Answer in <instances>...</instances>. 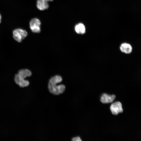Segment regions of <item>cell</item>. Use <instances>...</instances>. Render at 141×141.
I'll return each instance as SVG.
<instances>
[{"label":"cell","instance_id":"1","mask_svg":"<svg viewBox=\"0 0 141 141\" xmlns=\"http://www.w3.org/2000/svg\"><path fill=\"white\" fill-rule=\"evenodd\" d=\"M62 80V77L59 75H56L50 79L48 83V88L51 93L55 95H58L64 92L66 89L64 85L63 84L57 85Z\"/></svg>","mask_w":141,"mask_h":141},{"label":"cell","instance_id":"2","mask_svg":"<svg viewBox=\"0 0 141 141\" xmlns=\"http://www.w3.org/2000/svg\"><path fill=\"white\" fill-rule=\"evenodd\" d=\"M13 37L14 40L20 43L27 36L28 34L25 30L20 28L15 29L13 31Z\"/></svg>","mask_w":141,"mask_h":141},{"label":"cell","instance_id":"3","mask_svg":"<svg viewBox=\"0 0 141 141\" xmlns=\"http://www.w3.org/2000/svg\"><path fill=\"white\" fill-rule=\"evenodd\" d=\"M41 22L38 18H35L32 19L30 22V28L34 33H39L40 32Z\"/></svg>","mask_w":141,"mask_h":141},{"label":"cell","instance_id":"4","mask_svg":"<svg viewBox=\"0 0 141 141\" xmlns=\"http://www.w3.org/2000/svg\"><path fill=\"white\" fill-rule=\"evenodd\" d=\"M110 109L112 113L114 115H117L123 112L122 104L121 102L116 101L112 103L110 106Z\"/></svg>","mask_w":141,"mask_h":141},{"label":"cell","instance_id":"5","mask_svg":"<svg viewBox=\"0 0 141 141\" xmlns=\"http://www.w3.org/2000/svg\"><path fill=\"white\" fill-rule=\"evenodd\" d=\"M115 98V96L114 95H111L104 93L101 96L100 101L103 103H110L113 102Z\"/></svg>","mask_w":141,"mask_h":141},{"label":"cell","instance_id":"6","mask_svg":"<svg viewBox=\"0 0 141 141\" xmlns=\"http://www.w3.org/2000/svg\"><path fill=\"white\" fill-rule=\"evenodd\" d=\"M15 83L19 86L24 87L28 86L29 84V81L26 80H22L19 77L18 74L15 75L14 78Z\"/></svg>","mask_w":141,"mask_h":141},{"label":"cell","instance_id":"7","mask_svg":"<svg viewBox=\"0 0 141 141\" xmlns=\"http://www.w3.org/2000/svg\"><path fill=\"white\" fill-rule=\"evenodd\" d=\"M48 2L46 0H37V7L40 10H44L48 9L49 7Z\"/></svg>","mask_w":141,"mask_h":141},{"label":"cell","instance_id":"8","mask_svg":"<svg viewBox=\"0 0 141 141\" xmlns=\"http://www.w3.org/2000/svg\"><path fill=\"white\" fill-rule=\"evenodd\" d=\"M120 49L122 52L126 54H129L132 52V46L130 44L124 43L121 45Z\"/></svg>","mask_w":141,"mask_h":141},{"label":"cell","instance_id":"9","mask_svg":"<svg viewBox=\"0 0 141 141\" xmlns=\"http://www.w3.org/2000/svg\"><path fill=\"white\" fill-rule=\"evenodd\" d=\"M20 78L24 80L28 77L31 76L32 73L30 71L27 69H23L20 70L17 73Z\"/></svg>","mask_w":141,"mask_h":141},{"label":"cell","instance_id":"10","mask_svg":"<svg viewBox=\"0 0 141 141\" xmlns=\"http://www.w3.org/2000/svg\"><path fill=\"white\" fill-rule=\"evenodd\" d=\"M76 32L78 34H83L85 32V28L83 24L80 23L76 25L75 27Z\"/></svg>","mask_w":141,"mask_h":141},{"label":"cell","instance_id":"11","mask_svg":"<svg viewBox=\"0 0 141 141\" xmlns=\"http://www.w3.org/2000/svg\"><path fill=\"white\" fill-rule=\"evenodd\" d=\"M72 140L73 141H81V139L79 137H77L73 138L72 139Z\"/></svg>","mask_w":141,"mask_h":141},{"label":"cell","instance_id":"12","mask_svg":"<svg viewBox=\"0 0 141 141\" xmlns=\"http://www.w3.org/2000/svg\"><path fill=\"white\" fill-rule=\"evenodd\" d=\"M1 19H2L1 15V14H0V24L1 22Z\"/></svg>","mask_w":141,"mask_h":141},{"label":"cell","instance_id":"13","mask_svg":"<svg viewBox=\"0 0 141 141\" xmlns=\"http://www.w3.org/2000/svg\"><path fill=\"white\" fill-rule=\"evenodd\" d=\"M48 2H49L52 1L54 0H46Z\"/></svg>","mask_w":141,"mask_h":141}]
</instances>
